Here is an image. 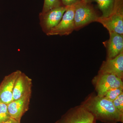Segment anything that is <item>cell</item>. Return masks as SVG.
<instances>
[{
  "label": "cell",
  "instance_id": "obj_1",
  "mask_svg": "<svg viewBox=\"0 0 123 123\" xmlns=\"http://www.w3.org/2000/svg\"><path fill=\"white\" fill-rule=\"evenodd\" d=\"M94 117L104 123H123V114L116 108L112 101L92 93L80 104Z\"/></svg>",
  "mask_w": 123,
  "mask_h": 123
},
{
  "label": "cell",
  "instance_id": "obj_2",
  "mask_svg": "<svg viewBox=\"0 0 123 123\" xmlns=\"http://www.w3.org/2000/svg\"><path fill=\"white\" fill-rule=\"evenodd\" d=\"M99 17L90 2L82 0L75 5V30H78L91 23L97 22Z\"/></svg>",
  "mask_w": 123,
  "mask_h": 123
},
{
  "label": "cell",
  "instance_id": "obj_3",
  "mask_svg": "<svg viewBox=\"0 0 123 123\" xmlns=\"http://www.w3.org/2000/svg\"><path fill=\"white\" fill-rule=\"evenodd\" d=\"M97 22L102 24L109 33L123 35V0H116L111 15L107 18L99 17Z\"/></svg>",
  "mask_w": 123,
  "mask_h": 123
},
{
  "label": "cell",
  "instance_id": "obj_4",
  "mask_svg": "<svg viewBox=\"0 0 123 123\" xmlns=\"http://www.w3.org/2000/svg\"><path fill=\"white\" fill-rule=\"evenodd\" d=\"M97 95L102 96L108 91L113 88H123V79L114 75L98 72L92 79Z\"/></svg>",
  "mask_w": 123,
  "mask_h": 123
},
{
  "label": "cell",
  "instance_id": "obj_5",
  "mask_svg": "<svg viewBox=\"0 0 123 123\" xmlns=\"http://www.w3.org/2000/svg\"><path fill=\"white\" fill-rule=\"evenodd\" d=\"M94 117L81 105L72 107L55 123H97Z\"/></svg>",
  "mask_w": 123,
  "mask_h": 123
},
{
  "label": "cell",
  "instance_id": "obj_6",
  "mask_svg": "<svg viewBox=\"0 0 123 123\" xmlns=\"http://www.w3.org/2000/svg\"><path fill=\"white\" fill-rule=\"evenodd\" d=\"M66 8L62 5L44 13L39 14L40 24L42 30L47 35L52 29L59 23Z\"/></svg>",
  "mask_w": 123,
  "mask_h": 123
},
{
  "label": "cell",
  "instance_id": "obj_7",
  "mask_svg": "<svg viewBox=\"0 0 123 123\" xmlns=\"http://www.w3.org/2000/svg\"><path fill=\"white\" fill-rule=\"evenodd\" d=\"M60 22L52 29L48 36L68 35L75 30V5L68 6Z\"/></svg>",
  "mask_w": 123,
  "mask_h": 123
},
{
  "label": "cell",
  "instance_id": "obj_8",
  "mask_svg": "<svg viewBox=\"0 0 123 123\" xmlns=\"http://www.w3.org/2000/svg\"><path fill=\"white\" fill-rule=\"evenodd\" d=\"M21 72L17 70L5 77L0 84V102L8 104L13 101L14 84Z\"/></svg>",
  "mask_w": 123,
  "mask_h": 123
},
{
  "label": "cell",
  "instance_id": "obj_9",
  "mask_svg": "<svg viewBox=\"0 0 123 123\" xmlns=\"http://www.w3.org/2000/svg\"><path fill=\"white\" fill-rule=\"evenodd\" d=\"M99 72L112 74L123 79V52L114 58L103 61Z\"/></svg>",
  "mask_w": 123,
  "mask_h": 123
},
{
  "label": "cell",
  "instance_id": "obj_10",
  "mask_svg": "<svg viewBox=\"0 0 123 123\" xmlns=\"http://www.w3.org/2000/svg\"><path fill=\"white\" fill-rule=\"evenodd\" d=\"M31 96V94L24 96L7 104L8 111L11 118L21 121L23 116L29 110Z\"/></svg>",
  "mask_w": 123,
  "mask_h": 123
},
{
  "label": "cell",
  "instance_id": "obj_11",
  "mask_svg": "<svg viewBox=\"0 0 123 123\" xmlns=\"http://www.w3.org/2000/svg\"><path fill=\"white\" fill-rule=\"evenodd\" d=\"M32 80L21 72L15 81L13 93V101L31 94Z\"/></svg>",
  "mask_w": 123,
  "mask_h": 123
},
{
  "label": "cell",
  "instance_id": "obj_12",
  "mask_svg": "<svg viewBox=\"0 0 123 123\" xmlns=\"http://www.w3.org/2000/svg\"><path fill=\"white\" fill-rule=\"evenodd\" d=\"M110 33V38L104 42L107 50V59L114 58L123 52V35L118 33Z\"/></svg>",
  "mask_w": 123,
  "mask_h": 123
},
{
  "label": "cell",
  "instance_id": "obj_13",
  "mask_svg": "<svg viewBox=\"0 0 123 123\" xmlns=\"http://www.w3.org/2000/svg\"><path fill=\"white\" fill-rule=\"evenodd\" d=\"M89 2L94 1L97 2L98 7L102 13L100 17L107 18L112 13L116 0H85Z\"/></svg>",
  "mask_w": 123,
  "mask_h": 123
},
{
  "label": "cell",
  "instance_id": "obj_14",
  "mask_svg": "<svg viewBox=\"0 0 123 123\" xmlns=\"http://www.w3.org/2000/svg\"><path fill=\"white\" fill-rule=\"evenodd\" d=\"M123 93V88H113L108 91L102 96L111 101H113Z\"/></svg>",
  "mask_w": 123,
  "mask_h": 123
},
{
  "label": "cell",
  "instance_id": "obj_15",
  "mask_svg": "<svg viewBox=\"0 0 123 123\" xmlns=\"http://www.w3.org/2000/svg\"><path fill=\"white\" fill-rule=\"evenodd\" d=\"M61 0H44V4L41 13H43L52 9L62 5Z\"/></svg>",
  "mask_w": 123,
  "mask_h": 123
},
{
  "label": "cell",
  "instance_id": "obj_16",
  "mask_svg": "<svg viewBox=\"0 0 123 123\" xmlns=\"http://www.w3.org/2000/svg\"><path fill=\"white\" fill-rule=\"evenodd\" d=\"M10 118L7 104L0 102V123H4Z\"/></svg>",
  "mask_w": 123,
  "mask_h": 123
},
{
  "label": "cell",
  "instance_id": "obj_17",
  "mask_svg": "<svg viewBox=\"0 0 123 123\" xmlns=\"http://www.w3.org/2000/svg\"><path fill=\"white\" fill-rule=\"evenodd\" d=\"M112 103L116 108L123 114V93L112 101Z\"/></svg>",
  "mask_w": 123,
  "mask_h": 123
},
{
  "label": "cell",
  "instance_id": "obj_18",
  "mask_svg": "<svg viewBox=\"0 0 123 123\" xmlns=\"http://www.w3.org/2000/svg\"><path fill=\"white\" fill-rule=\"evenodd\" d=\"M82 0H61L63 5L68 7L71 6L75 5Z\"/></svg>",
  "mask_w": 123,
  "mask_h": 123
},
{
  "label": "cell",
  "instance_id": "obj_19",
  "mask_svg": "<svg viewBox=\"0 0 123 123\" xmlns=\"http://www.w3.org/2000/svg\"><path fill=\"white\" fill-rule=\"evenodd\" d=\"M2 123H20V121L11 117L7 121Z\"/></svg>",
  "mask_w": 123,
  "mask_h": 123
}]
</instances>
